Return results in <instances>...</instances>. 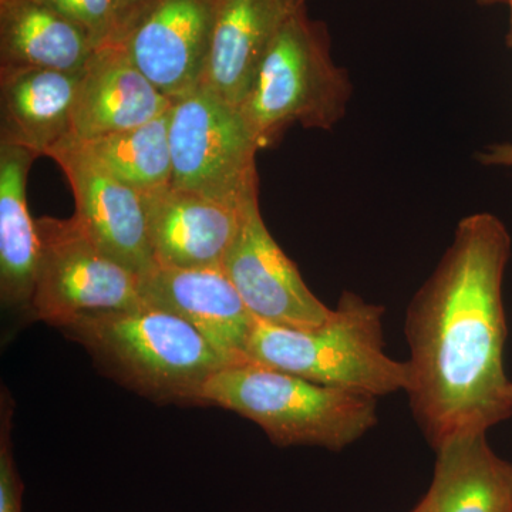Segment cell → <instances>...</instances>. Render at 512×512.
Wrapping results in <instances>:
<instances>
[{
  "instance_id": "6da1fadb",
  "label": "cell",
  "mask_w": 512,
  "mask_h": 512,
  "mask_svg": "<svg viewBox=\"0 0 512 512\" xmlns=\"http://www.w3.org/2000/svg\"><path fill=\"white\" fill-rule=\"evenodd\" d=\"M511 235L490 212L458 222L453 241L407 306L410 409L434 451L511 419L503 285Z\"/></svg>"
},
{
  "instance_id": "7a4b0ae2",
  "label": "cell",
  "mask_w": 512,
  "mask_h": 512,
  "mask_svg": "<svg viewBox=\"0 0 512 512\" xmlns=\"http://www.w3.org/2000/svg\"><path fill=\"white\" fill-rule=\"evenodd\" d=\"M59 330L101 373L157 404L204 406L205 386L228 366L190 323L147 303L82 316Z\"/></svg>"
},
{
  "instance_id": "3957f363",
  "label": "cell",
  "mask_w": 512,
  "mask_h": 512,
  "mask_svg": "<svg viewBox=\"0 0 512 512\" xmlns=\"http://www.w3.org/2000/svg\"><path fill=\"white\" fill-rule=\"evenodd\" d=\"M384 315V306L346 291L329 319L312 328L256 320L248 363L376 399L406 392L409 366L387 353Z\"/></svg>"
},
{
  "instance_id": "277c9868",
  "label": "cell",
  "mask_w": 512,
  "mask_h": 512,
  "mask_svg": "<svg viewBox=\"0 0 512 512\" xmlns=\"http://www.w3.org/2000/svg\"><path fill=\"white\" fill-rule=\"evenodd\" d=\"M377 400L255 363L224 367L202 393L204 406L251 420L275 446L318 447L333 453L375 429Z\"/></svg>"
},
{
  "instance_id": "5b68a950",
  "label": "cell",
  "mask_w": 512,
  "mask_h": 512,
  "mask_svg": "<svg viewBox=\"0 0 512 512\" xmlns=\"http://www.w3.org/2000/svg\"><path fill=\"white\" fill-rule=\"evenodd\" d=\"M352 93L349 73L330 52L328 28L301 6L279 30L238 109L264 150L295 126L332 130L345 117Z\"/></svg>"
},
{
  "instance_id": "8992f818",
  "label": "cell",
  "mask_w": 512,
  "mask_h": 512,
  "mask_svg": "<svg viewBox=\"0 0 512 512\" xmlns=\"http://www.w3.org/2000/svg\"><path fill=\"white\" fill-rule=\"evenodd\" d=\"M171 185L247 207L258 200L259 147L241 111L201 86L170 110Z\"/></svg>"
},
{
  "instance_id": "52a82bcc",
  "label": "cell",
  "mask_w": 512,
  "mask_h": 512,
  "mask_svg": "<svg viewBox=\"0 0 512 512\" xmlns=\"http://www.w3.org/2000/svg\"><path fill=\"white\" fill-rule=\"evenodd\" d=\"M36 229L40 251L33 319L59 329L82 316L143 305V276L104 254L73 217H42Z\"/></svg>"
},
{
  "instance_id": "ba28073f",
  "label": "cell",
  "mask_w": 512,
  "mask_h": 512,
  "mask_svg": "<svg viewBox=\"0 0 512 512\" xmlns=\"http://www.w3.org/2000/svg\"><path fill=\"white\" fill-rule=\"evenodd\" d=\"M220 0H148L114 45L173 101L200 89Z\"/></svg>"
},
{
  "instance_id": "9c48e42d",
  "label": "cell",
  "mask_w": 512,
  "mask_h": 512,
  "mask_svg": "<svg viewBox=\"0 0 512 512\" xmlns=\"http://www.w3.org/2000/svg\"><path fill=\"white\" fill-rule=\"evenodd\" d=\"M47 157L66 177L76 207L73 218L94 244L137 275L154 271L140 192L111 175L77 138H66Z\"/></svg>"
},
{
  "instance_id": "30bf717a",
  "label": "cell",
  "mask_w": 512,
  "mask_h": 512,
  "mask_svg": "<svg viewBox=\"0 0 512 512\" xmlns=\"http://www.w3.org/2000/svg\"><path fill=\"white\" fill-rule=\"evenodd\" d=\"M222 269L256 320L312 328L332 315L316 298L262 220L259 202L249 208Z\"/></svg>"
},
{
  "instance_id": "8fae6325",
  "label": "cell",
  "mask_w": 512,
  "mask_h": 512,
  "mask_svg": "<svg viewBox=\"0 0 512 512\" xmlns=\"http://www.w3.org/2000/svg\"><path fill=\"white\" fill-rule=\"evenodd\" d=\"M141 298L190 323L228 366L248 363L256 318L222 266H157L141 278Z\"/></svg>"
},
{
  "instance_id": "7c38bea8",
  "label": "cell",
  "mask_w": 512,
  "mask_h": 512,
  "mask_svg": "<svg viewBox=\"0 0 512 512\" xmlns=\"http://www.w3.org/2000/svg\"><path fill=\"white\" fill-rule=\"evenodd\" d=\"M157 266H222L249 208L225 204L173 185L141 194Z\"/></svg>"
},
{
  "instance_id": "4fadbf2b",
  "label": "cell",
  "mask_w": 512,
  "mask_h": 512,
  "mask_svg": "<svg viewBox=\"0 0 512 512\" xmlns=\"http://www.w3.org/2000/svg\"><path fill=\"white\" fill-rule=\"evenodd\" d=\"M174 101L137 69L123 47H97L84 67L73 110L72 137L87 141L158 119Z\"/></svg>"
},
{
  "instance_id": "5bb4252c",
  "label": "cell",
  "mask_w": 512,
  "mask_h": 512,
  "mask_svg": "<svg viewBox=\"0 0 512 512\" xmlns=\"http://www.w3.org/2000/svg\"><path fill=\"white\" fill-rule=\"evenodd\" d=\"M298 8L295 0H220L201 86L241 106L269 47Z\"/></svg>"
},
{
  "instance_id": "9a60e30c",
  "label": "cell",
  "mask_w": 512,
  "mask_h": 512,
  "mask_svg": "<svg viewBox=\"0 0 512 512\" xmlns=\"http://www.w3.org/2000/svg\"><path fill=\"white\" fill-rule=\"evenodd\" d=\"M83 72H0V144L45 156L72 137L73 110Z\"/></svg>"
},
{
  "instance_id": "2e32d148",
  "label": "cell",
  "mask_w": 512,
  "mask_h": 512,
  "mask_svg": "<svg viewBox=\"0 0 512 512\" xmlns=\"http://www.w3.org/2000/svg\"><path fill=\"white\" fill-rule=\"evenodd\" d=\"M410 512H512V464L487 434L448 441L436 450L429 490Z\"/></svg>"
},
{
  "instance_id": "e0dca14e",
  "label": "cell",
  "mask_w": 512,
  "mask_h": 512,
  "mask_svg": "<svg viewBox=\"0 0 512 512\" xmlns=\"http://www.w3.org/2000/svg\"><path fill=\"white\" fill-rule=\"evenodd\" d=\"M96 46L86 30L39 0H0V72H83Z\"/></svg>"
},
{
  "instance_id": "ac0fdd59",
  "label": "cell",
  "mask_w": 512,
  "mask_h": 512,
  "mask_svg": "<svg viewBox=\"0 0 512 512\" xmlns=\"http://www.w3.org/2000/svg\"><path fill=\"white\" fill-rule=\"evenodd\" d=\"M36 158L25 148L0 144V299L3 308L32 319L40 244L26 185Z\"/></svg>"
},
{
  "instance_id": "d6986e66",
  "label": "cell",
  "mask_w": 512,
  "mask_h": 512,
  "mask_svg": "<svg viewBox=\"0 0 512 512\" xmlns=\"http://www.w3.org/2000/svg\"><path fill=\"white\" fill-rule=\"evenodd\" d=\"M83 143L111 175L140 194L171 185L170 111L141 126Z\"/></svg>"
},
{
  "instance_id": "ffe728a7",
  "label": "cell",
  "mask_w": 512,
  "mask_h": 512,
  "mask_svg": "<svg viewBox=\"0 0 512 512\" xmlns=\"http://www.w3.org/2000/svg\"><path fill=\"white\" fill-rule=\"evenodd\" d=\"M13 414L15 402L3 386L0 397V512H23L25 484L13 451Z\"/></svg>"
},
{
  "instance_id": "44dd1931",
  "label": "cell",
  "mask_w": 512,
  "mask_h": 512,
  "mask_svg": "<svg viewBox=\"0 0 512 512\" xmlns=\"http://www.w3.org/2000/svg\"><path fill=\"white\" fill-rule=\"evenodd\" d=\"M86 30L97 47L113 42L117 30L116 0H39Z\"/></svg>"
},
{
  "instance_id": "7402d4cb",
  "label": "cell",
  "mask_w": 512,
  "mask_h": 512,
  "mask_svg": "<svg viewBox=\"0 0 512 512\" xmlns=\"http://www.w3.org/2000/svg\"><path fill=\"white\" fill-rule=\"evenodd\" d=\"M477 160L488 167L512 168V143L494 144L484 148L478 153Z\"/></svg>"
},
{
  "instance_id": "603a6c76",
  "label": "cell",
  "mask_w": 512,
  "mask_h": 512,
  "mask_svg": "<svg viewBox=\"0 0 512 512\" xmlns=\"http://www.w3.org/2000/svg\"><path fill=\"white\" fill-rule=\"evenodd\" d=\"M147 2L148 0H116L117 30L116 36H114L113 42L111 43L117 42L121 33L133 22L137 13L143 9V6L146 5Z\"/></svg>"
},
{
  "instance_id": "cb8c5ba5",
  "label": "cell",
  "mask_w": 512,
  "mask_h": 512,
  "mask_svg": "<svg viewBox=\"0 0 512 512\" xmlns=\"http://www.w3.org/2000/svg\"><path fill=\"white\" fill-rule=\"evenodd\" d=\"M508 8H510V33H508V46L512 49V0H505Z\"/></svg>"
},
{
  "instance_id": "d4e9b609",
  "label": "cell",
  "mask_w": 512,
  "mask_h": 512,
  "mask_svg": "<svg viewBox=\"0 0 512 512\" xmlns=\"http://www.w3.org/2000/svg\"><path fill=\"white\" fill-rule=\"evenodd\" d=\"M480 5H495V3H505V0H476Z\"/></svg>"
},
{
  "instance_id": "484cf974",
  "label": "cell",
  "mask_w": 512,
  "mask_h": 512,
  "mask_svg": "<svg viewBox=\"0 0 512 512\" xmlns=\"http://www.w3.org/2000/svg\"><path fill=\"white\" fill-rule=\"evenodd\" d=\"M295 2L298 3L299 6H305L308 0H295Z\"/></svg>"
},
{
  "instance_id": "4316f807",
  "label": "cell",
  "mask_w": 512,
  "mask_h": 512,
  "mask_svg": "<svg viewBox=\"0 0 512 512\" xmlns=\"http://www.w3.org/2000/svg\"><path fill=\"white\" fill-rule=\"evenodd\" d=\"M510 400H511V404H512V383H511V386H510Z\"/></svg>"
}]
</instances>
